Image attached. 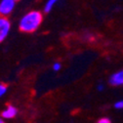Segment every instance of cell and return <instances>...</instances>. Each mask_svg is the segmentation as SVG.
<instances>
[{
	"instance_id": "obj_8",
	"label": "cell",
	"mask_w": 123,
	"mask_h": 123,
	"mask_svg": "<svg viewBox=\"0 0 123 123\" xmlns=\"http://www.w3.org/2000/svg\"><path fill=\"white\" fill-rule=\"evenodd\" d=\"M6 92H7V87L4 84H0V98L3 95H5Z\"/></svg>"
},
{
	"instance_id": "obj_1",
	"label": "cell",
	"mask_w": 123,
	"mask_h": 123,
	"mask_svg": "<svg viewBox=\"0 0 123 123\" xmlns=\"http://www.w3.org/2000/svg\"><path fill=\"white\" fill-rule=\"evenodd\" d=\"M42 19V14L39 11L28 12L21 19L19 27L24 32H33L40 26Z\"/></svg>"
},
{
	"instance_id": "obj_12",
	"label": "cell",
	"mask_w": 123,
	"mask_h": 123,
	"mask_svg": "<svg viewBox=\"0 0 123 123\" xmlns=\"http://www.w3.org/2000/svg\"><path fill=\"white\" fill-rule=\"evenodd\" d=\"M0 123H5V122H4V120H3V118H2V117H0Z\"/></svg>"
},
{
	"instance_id": "obj_5",
	"label": "cell",
	"mask_w": 123,
	"mask_h": 123,
	"mask_svg": "<svg viewBox=\"0 0 123 123\" xmlns=\"http://www.w3.org/2000/svg\"><path fill=\"white\" fill-rule=\"evenodd\" d=\"M17 113H18V110L16 109V107L13 106V105H8L2 111L1 117L5 118V119H11V118H14L15 116H16Z\"/></svg>"
},
{
	"instance_id": "obj_2",
	"label": "cell",
	"mask_w": 123,
	"mask_h": 123,
	"mask_svg": "<svg viewBox=\"0 0 123 123\" xmlns=\"http://www.w3.org/2000/svg\"><path fill=\"white\" fill-rule=\"evenodd\" d=\"M15 6H16L15 0H2L0 2V16L6 18L13 12Z\"/></svg>"
},
{
	"instance_id": "obj_4",
	"label": "cell",
	"mask_w": 123,
	"mask_h": 123,
	"mask_svg": "<svg viewBox=\"0 0 123 123\" xmlns=\"http://www.w3.org/2000/svg\"><path fill=\"white\" fill-rule=\"evenodd\" d=\"M109 82L112 86H123V68L111 74Z\"/></svg>"
},
{
	"instance_id": "obj_6",
	"label": "cell",
	"mask_w": 123,
	"mask_h": 123,
	"mask_svg": "<svg viewBox=\"0 0 123 123\" xmlns=\"http://www.w3.org/2000/svg\"><path fill=\"white\" fill-rule=\"evenodd\" d=\"M56 3H57L56 0H48L47 3H46V5H45V7H44V12L45 13H49Z\"/></svg>"
},
{
	"instance_id": "obj_10",
	"label": "cell",
	"mask_w": 123,
	"mask_h": 123,
	"mask_svg": "<svg viewBox=\"0 0 123 123\" xmlns=\"http://www.w3.org/2000/svg\"><path fill=\"white\" fill-rule=\"evenodd\" d=\"M61 68H62V65H61L60 63H55V64L53 65V69H54L55 71H59V70L61 69Z\"/></svg>"
},
{
	"instance_id": "obj_9",
	"label": "cell",
	"mask_w": 123,
	"mask_h": 123,
	"mask_svg": "<svg viewBox=\"0 0 123 123\" xmlns=\"http://www.w3.org/2000/svg\"><path fill=\"white\" fill-rule=\"evenodd\" d=\"M97 123H111V121L107 118V117H103L97 121Z\"/></svg>"
},
{
	"instance_id": "obj_3",
	"label": "cell",
	"mask_w": 123,
	"mask_h": 123,
	"mask_svg": "<svg viewBox=\"0 0 123 123\" xmlns=\"http://www.w3.org/2000/svg\"><path fill=\"white\" fill-rule=\"evenodd\" d=\"M11 28V24L7 18L0 16V43L3 42L8 36Z\"/></svg>"
},
{
	"instance_id": "obj_7",
	"label": "cell",
	"mask_w": 123,
	"mask_h": 123,
	"mask_svg": "<svg viewBox=\"0 0 123 123\" xmlns=\"http://www.w3.org/2000/svg\"><path fill=\"white\" fill-rule=\"evenodd\" d=\"M114 107L117 110H123V100H119V101L115 102Z\"/></svg>"
},
{
	"instance_id": "obj_11",
	"label": "cell",
	"mask_w": 123,
	"mask_h": 123,
	"mask_svg": "<svg viewBox=\"0 0 123 123\" xmlns=\"http://www.w3.org/2000/svg\"><path fill=\"white\" fill-rule=\"evenodd\" d=\"M97 89H98V91L102 92V91L104 90V85H103V84H99V85L97 86Z\"/></svg>"
}]
</instances>
